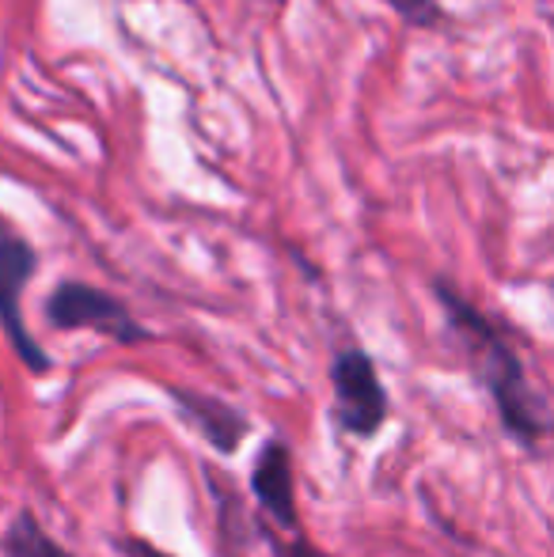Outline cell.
Returning a JSON list of instances; mask_svg holds the SVG:
<instances>
[{"mask_svg":"<svg viewBox=\"0 0 554 557\" xmlns=\"http://www.w3.org/2000/svg\"><path fill=\"white\" fill-rule=\"evenodd\" d=\"M433 296H436V304H441L444 319H448V331L459 337L464 352L471 357L475 375H479V383L487 387L505 433L520 447H535L540 441H547V433H551L547 398L532 387L517 345L505 337V331L494 319L482 315V311L475 308L459 288H452L448 281L436 277Z\"/></svg>","mask_w":554,"mask_h":557,"instance_id":"1","label":"cell"},{"mask_svg":"<svg viewBox=\"0 0 554 557\" xmlns=\"http://www.w3.org/2000/svg\"><path fill=\"white\" fill-rule=\"evenodd\" d=\"M38 273V250L8 216H0V331L30 375H50L53 360L23 319V293Z\"/></svg>","mask_w":554,"mask_h":557,"instance_id":"2","label":"cell"},{"mask_svg":"<svg viewBox=\"0 0 554 557\" xmlns=\"http://www.w3.org/2000/svg\"><path fill=\"white\" fill-rule=\"evenodd\" d=\"M331 395H334V425L354 441H372L387 425L392 398L380 380L372 352L361 345H342L331 357Z\"/></svg>","mask_w":554,"mask_h":557,"instance_id":"3","label":"cell"},{"mask_svg":"<svg viewBox=\"0 0 554 557\" xmlns=\"http://www.w3.org/2000/svg\"><path fill=\"white\" fill-rule=\"evenodd\" d=\"M42 315L53 331H96L119 345H145L152 331L137 323V315L114 293L88 281H61L46 296Z\"/></svg>","mask_w":554,"mask_h":557,"instance_id":"4","label":"cell"},{"mask_svg":"<svg viewBox=\"0 0 554 557\" xmlns=\"http://www.w3.org/2000/svg\"><path fill=\"white\" fill-rule=\"evenodd\" d=\"M251 493L259 508L267 512V523L285 535L300 528V512H296V467H293V447L285 436H267L251 462Z\"/></svg>","mask_w":554,"mask_h":557,"instance_id":"5","label":"cell"},{"mask_svg":"<svg viewBox=\"0 0 554 557\" xmlns=\"http://www.w3.org/2000/svg\"><path fill=\"white\" fill-rule=\"evenodd\" d=\"M163 391H168V398L175 403L178 418H183L186 425L201 436V441L213 447V451L236 455L239 444L251 436V418H247L244 410H236L232 403H224V398L201 395V391L178 387V383H168Z\"/></svg>","mask_w":554,"mask_h":557,"instance_id":"6","label":"cell"},{"mask_svg":"<svg viewBox=\"0 0 554 557\" xmlns=\"http://www.w3.org/2000/svg\"><path fill=\"white\" fill-rule=\"evenodd\" d=\"M0 554L4 557H76L42 528V520H38L30 508H20V512L8 520L4 535H0Z\"/></svg>","mask_w":554,"mask_h":557,"instance_id":"7","label":"cell"},{"mask_svg":"<svg viewBox=\"0 0 554 557\" xmlns=\"http://www.w3.org/2000/svg\"><path fill=\"white\" fill-rule=\"evenodd\" d=\"M262 539H267V546H270V554L274 557H331L327 550H319L316 543H311L304 531H293L288 539H281V531L278 528H270V523H262Z\"/></svg>","mask_w":554,"mask_h":557,"instance_id":"8","label":"cell"},{"mask_svg":"<svg viewBox=\"0 0 554 557\" xmlns=\"http://www.w3.org/2000/svg\"><path fill=\"white\" fill-rule=\"evenodd\" d=\"M384 8H392L407 27H436L441 23V0H380Z\"/></svg>","mask_w":554,"mask_h":557,"instance_id":"9","label":"cell"},{"mask_svg":"<svg viewBox=\"0 0 554 557\" xmlns=\"http://www.w3.org/2000/svg\"><path fill=\"white\" fill-rule=\"evenodd\" d=\"M126 554H137V557H171V554L156 550V546L140 543V539H130V543H126Z\"/></svg>","mask_w":554,"mask_h":557,"instance_id":"10","label":"cell"},{"mask_svg":"<svg viewBox=\"0 0 554 557\" xmlns=\"http://www.w3.org/2000/svg\"><path fill=\"white\" fill-rule=\"evenodd\" d=\"M126 4H130V0H126Z\"/></svg>","mask_w":554,"mask_h":557,"instance_id":"11","label":"cell"}]
</instances>
